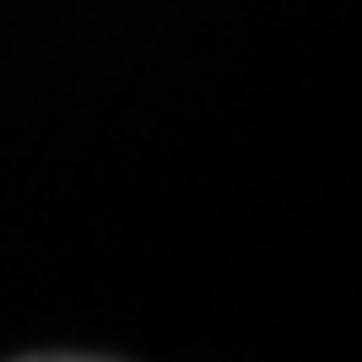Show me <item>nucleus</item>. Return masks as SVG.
I'll use <instances>...</instances> for the list:
<instances>
[{"label": "nucleus", "instance_id": "obj_1", "mask_svg": "<svg viewBox=\"0 0 362 362\" xmlns=\"http://www.w3.org/2000/svg\"><path fill=\"white\" fill-rule=\"evenodd\" d=\"M33 362H87V357H33Z\"/></svg>", "mask_w": 362, "mask_h": 362}]
</instances>
